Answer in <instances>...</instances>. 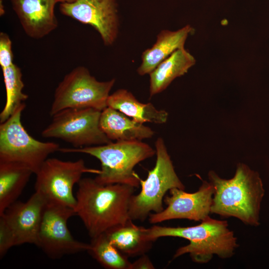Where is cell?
Instances as JSON below:
<instances>
[{
    "mask_svg": "<svg viewBox=\"0 0 269 269\" xmlns=\"http://www.w3.org/2000/svg\"><path fill=\"white\" fill-rule=\"evenodd\" d=\"M135 188L123 184H102L90 177L81 179L74 210L91 238L130 219L129 206Z\"/></svg>",
    "mask_w": 269,
    "mask_h": 269,
    "instance_id": "1",
    "label": "cell"
},
{
    "mask_svg": "<svg viewBox=\"0 0 269 269\" xmlns=\"http://www.w3.org/2000/svg\"><path fill=\"white\" fill-rule=\"evenodd\" d=\"M208 178L214 190L211 213L235 217L246 225H259L265 190L257 172L239 163L232 178H222L213 171L209 172Z\"/></svg>",
    "mask_w": 269,
    "mask_h": 269,
    "instance_id": "2",
    "label": "cell"
},
{
    "mask_svg": "<svg viewBox=\"0 0 269 269\" xmlns=\"http://www.w3.org/2000/svg\"><path fill=\"white\" fill-rule=\"evenodd\" d=\"M146 236L154 242L161 237H178L188 240L189 243L179 248L173 255L175 259L188 254L198 264L210 262L214 255L221 259L232 257L239 246L234 232L228 222L210 216L199 225L189 227H164L158 225L146 228Z\"/></svg>",
    "mask_w": 269,
    "mask_h": 269,
    "instance_id": "3",
    "label": "cell"
},
{
    "mask_svg": "<svg viewBox=\"0 0 269 269\" xmlns=\"http://www.w3.org/2000/svg\"><path fill=\"white\" fill-rule=\"evenodd\" d=\"M64 153H81L96 157L100 163V172L95 179L102 184H123L137 188L139 177L134 168L151 157L156 150L141 141H116L105 144L81 148H60Z\"/></svg>",
    "mask_w": 269,
    "mask_h": 269,
    "instance_id": "4",
    "label": "cell"
},
{
    "mask_svg": "<svg viewBox=\"0 0 269 269\" xmlns=\"http://www.w3.org/2000/svg\"><path fill=\"white\" fill-rule=\"evenodd\" d=\"M156 159L154 167L148 171L147 178H139L141 190L133 195L129 206V217L133 221H143L151 213L161 212L163 200L171 189L185 190L177 176L164 140L158 137L155 142Z\"/></svg>",
    "mask_w": 269,
    "mask_h": 269,
    "instance_id": "5",
    "label": "cell"
},
{
    "mask_svg": "<svg viewBox=\"0 0 269 269\" xmlns=\"http://www.w3.org/2000/svg\"><path fill=\"white\" fill-rule=\"evenodd\" d=\"M25 108L23 102L0 124V162L22 163L35 174L48 156L60 147L55 142L37 140L27 133L21 122Z\"/></svg>",
    "mask_w": 269,
    "mask_h": 269,
    "instance_id": "6",
    "label": "cell"
},
{
    "mask_svg": "<svg viewBox=\"0 0 269 269\" xmlns=\"http://www.w3.org/2000/svg\"><path fill=\"white\" fill-rule=\"evenodd\" d=\"M115 79L98 81L84 66H77L65 75L55 89L49 111L53 117L67 109L92 108L103 111L107 107Z\"/></svg>",
    "mask_w": 269,
    "mask_h": 269,
    "instance_id": "7",
    "label": "cell"
},
{
    "mask_svg": "<svg viewBox=\"0 0 269 269\" xmlns=\"http://www.w3.org/2000/svg\"><path fill=\"white\" fill-rule=\"evenodd\" d=\"M100 169L87 167L83 159L65 161L48 158L36 175L34 188L47 203L64 205L74 209L76 200L73 188L86 173L98 174Z\"/></svg>",
    "mask_w": 269,
    "mask_h": 269,
    "instance_id": "8",
    "label": "cell"
},
{
    "mask_svg": "<svg viewBox=\"0 0 269 269\" xmlns=\"http://www.w3.org/2000/svg\"><path fill=\"white\" fill-rule=\"evenodd\" d=\"M101 111L92 108H71L52 117L51 123L42 131L41 136L55 138L75 148L100 145L112 142L101 130Z\"/></svg>",
    "mask_w": 269,
    "mask_h": 269,
    "instance_id": "9",
    "label": "cell"
},
{
    "mask_svg": "<svg viewBox=\"0 0 269 269\" xmlns=\"http://www.w3.org/2000/svg\"><path fill=\"white\" fill-rule=\"evenodd\" d=\"M76 215L74 209L53 203H46L39 233L38 247L50 259L88 251L90 244L75 239L67 226L70 218Z\"/></svg>",
    "mask_w": 269,
    "mask_h": 269,
    "instance_id": "10",
    "label": "cell"
},
{
    "mask_svg": "<svg viewBox=\"0 0 269 269\" xmlns=\"http://www.w3.org/2000/svg\"><path fill=\"white\" fill-rule=\"evenodd\" d=\"M169 191L170 196L164 198L167 207L160 212L150 213L148 216L150 223L154 224L172 219L202 221L209 216L214 191L209 181H202L198 190L193 193L177 188Z\"/></svg>",
    "mask_w": 269,
    "mask_h": 269,
    "instance_id": "11",
    "label": "cell"
},
{
    "mask_svg": "<svg viewBox=\"0 0 269 269\" xmlns=\"http://www.w3.org/2000/svg\"><path fill=\"white\" fill-rule=\"evenodd\" d=\"M60 10L66 16L93 27L106 46L112 45L117 38L119 20L116 0H77L61 3Z\"/></svg>",
    "mask_w": 269,
    "mask_h": 269,
    "instance_id": "12",
    "label": "cell"
},
{
    "mask_svg": "<svg viewBox=\"0 0 269 269\" xmlns=\"http://www.w3.org/2000/svg\"><path fill=\"white\" fill-rule=\"evenodd\" d=\"M46 203L45 199L35 191L26 202L16 201L0 215V220L12 234L15 246L30 244L38 247Z\"/></svg>",
    "mask_w": 269,
    "mask_h": 269,
    "instance_id": "13",
    "label": "cell"
},
{
    "mask_svg": "<svg viewBox=\"0 0 269 269\" xmlns=\"http://www.w3.org/2000/svg\"><path fill=\"white\" fill-rule=\"evenodd\" d=\"M25 33L30 37L40 39L58 26L54 13L55 0H10Z\"/></svg>",
    "mask_w": 269,
    "mask_h": 269,
    "instance_id": "14",
    "label": "cell"
},
{
    "mask_svg": "<svg viewBox=\"0 0 269 269\" xmlns=\"http://www.w3.org/2000/svg\"><path fill=\"white\" fill-rule=\"evenodd\" d=\"M100 126L112 141H141L154 135L149 127L109 107L101 112Z\"/></svg>",
    "mask_w": 269,
    "mask_h": 269,
    "instance_id": "15",
    "label": "cell"
},
{
    "mask_svg": "<svg viewBox=\"0 0 269 269\" xmlns=\"http://www.w3.org/2000/svg\"><path fill=\"white\" fill-rule=\"evenodd\" d=\"M193 30L187 25L176 31L161 30L152 46L142 52L141 63L137 70L138 74L141 76L149 74L176 50L184 48L185 41Z\"/></svg>",
    "mask_w": 269,
    "mask_h": 269,
    "instance_id": "16",
    "label": "cell"
},
{
    "mask_svg": "<svg viewBox=\"0 0 269 269\" xmlns=\"http://www.w3.org/2000/svg\"><path fill=\"white\" fill-rule=\"evenodd\" d=\"M107 107L117 110L134 121L143 124H162L167 120L168 113L157 109L151 103H142L126 89H121L110 94Z\"/></svg>",
    "mask_w": 269,
    "mask_h": 269,
    "instance_id": "17",
    "label": "cell"
},
{
    "mask_svg": "<svg viewBox=\"0 0 269 269\" xmlns=\"http://www.w3.org/2000/svg\"><path fill=\"white\" fill-rule=\"evenodd\" d=\"M195 62L184 48L174 52L149 74L150 96L163 92L176 78L187 73Z\"/></svg>",
    "mask_w": 269,
    "mask_h": 269,
    "instance_id": "18",
    "label": "cell"
},
{
    "mask_svg": "<svg viewBox=\"0 0 269 269\" xmlns=\"http://www.w3.org/2000/svg\"><path fill=\"white\" fill-rule=\"evenodd\" d=\"M114 246L128 258L146 254L154 242L146 236V228L134 224L129 219L105 233Z\"/></svg>",
    "mask_w": 269,
    "mask_h": 269,
    "instance_id": "19",
    "label": "cell"
},
{
    "mask_svg": "<svg viewBox=\"0 0 269 269\" xmlns=\"http://www.w3.org/2000/svg\"><path fill=\"white\" fill-rule=\"evenodd\" d=\"M33 171L16 162H0V215L17 201Z\"/></svg>",
    "mask_w": 269,
    "mask_h": 269,
    "instance_id": "20",
    "label": "cell"
},
{
    "mask_svg": "<svg viewBox=\"0 0 269 269\" xmlns=\"http://www.w3.org/2000/svg\"><path fill=\"white\" fill-rule=\"evenodd\" d=\"M87 251L102 267L108 269H131L128 257L119 251L105 233L91 238Z\"/></svg>",
    "mask_w": 269,
    "mask_h": 269,
    "instance_id": "21",
    "label": "cell"
},
{
    "mask_svg": "<svg viewBox=\"0 0 269 269\" xmlns=\"http://www.w3.org/2000/svg\"><path fill=\"white\" fill-rule=\"evenodd\" d=\"M6 91V102L0 113V123L5 121L28 98L23 92L24 83L21 69L15 64L2 69Z\"/></svg>",
    "mask_w": 269,
    "mask_h": 269,
    "instance_id": "22",
    "label": "cell"
},
{
    "mask_svg": "<svg viewBox=\"0 0 269 269\" xmlns=\"http://www.w3.org/2000/svg\"><path fill=\"white\" fill-rule=\"evenodd\" d=\"M11 41L5 33H0V65L1 69L13 64V55L11 48Z\"/></svg>",
    "mask_w": 269,
    "mask_h": 269,
    "instance_id": "23",
    "label": "cell"
},
{
    "mask_svg": "<svg viewBox=\"0 0 269 269\" xmlns=\"http://www.w3.org/2000/svg\"><path fill=\"white\" fill-rule=\"evenodd\" d=\"M13 246L15 245L12 234L4 222L0 220V258L1 259Z\"/></svg>",
    "mask_w": 269,
    "mask_h": 269,
    "instance_id": "24",
    "label": "cell"
},
{
    "mask_svg": "<svg viewBox=\"0 0 269 269\" xmlns=\"http://www.w3.org/2000/svg\"><path fill=\"white\" fill-rule=\"evenodd\" d=\"M155 267L149 257L142 255L133 263H132L131 269H154Z\"/></svg>",
    "mask_w": 269,
    "mask_h": 269,
    "instance_id": "25",
    "label": "cell"
},
{
    "mask_svg": "<svg viewBox=\"0 0 269 269\" xmlns=\"http://www.w3.org/2000/svg\"><path fill=\"white\" fill-rule=\"evenodd\" d=\"M57 2H60L61 3H72L75 1L77 0H55Z\"/></svg>",
    "mask_w": 269,
    "mask_h": 269,
    "instance_id": "26",
    "label": "cell"
}]
</instances>
